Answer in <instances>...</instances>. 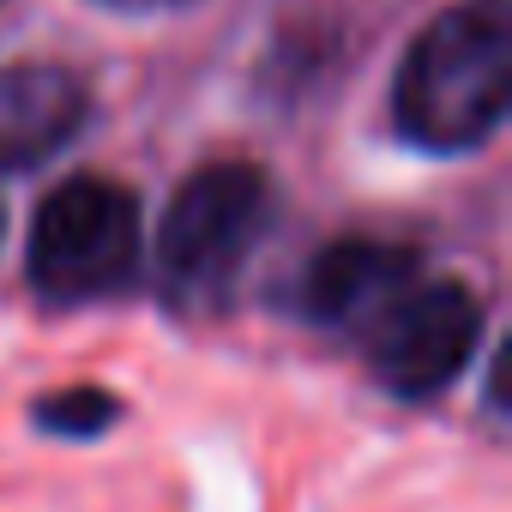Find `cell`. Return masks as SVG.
I'll use <instances>...</instances> for the list:
<instances>
[{
  "label": "cell",
  "instance_id": "cell-5",
  "mask_svg": "<svg viewBox=\"0 0 512 512\" xmlns=\"http://www.w3.org/2000/svg\"><path fill=\"white\" fill-rule=\"evenodd\" d=\"M422 278V253L404 241H374V235H338L320 247L302 284H296V314L320 332L362 338L368 320L410 284Z\"/></svg>",
  "mask_w": 512,
  "mask_h": 512
},
{
  "label": "cell",
  "instance_id": "cell-4",
  "mask_svg": "<svg viewBox=\"0 0 512 512\" xmlns=\"http://www.w3.org/2000/svg\"><path fill=\"white\" fill-rule=\"evenodd\" d=\"M368 374L398 404L440 398L482 344V296L464 278H410L356 338Z\"/></svg>",
  "mask_w": 512,
  "mask_h": 512
},
{
  "label": "cell",
  "instance_id": "cell-7",
  "mask_svg": "<svg viewBox=\"0 0 512 512\" xmlns=\"http://www.w3.org/2000/svg\"><path fill=\"white\" fill-rule=\"evenodd\" d=\"M121 410H127V404H121L109 386L79 380V386L43 392V398L31 404V422H37L49 440H103V434L121 422Z\"/></svg>",
  "mask_w": 512,
  "mask_h": 512
},
{
  "label": "cell",
  "instance_id": "cell-8",
  "mask_svg": "<svg viewBox=\"0 0 512 512\" xmlns=\"http://www.w3.org/2000/svg\"><path fill=\"white\" fill-rule=\"evenodd\" d=\"M97 7H115V13H163V7H181V0H97Z\"/></svg>",
  "mask_w": 512,
  "mask_h": 512
},
{
  "label": "cell",
  "instance_id": "cell-6",
  "mask_svg": "<svg viewBox=\"0 0 512 512\" xmlns=\"http://www.w3.org/2000/svg\"><path fill=\"white\" fill-rule=\"evenodd\" d=\"M91 115V91L73 67L19 61L0 67V175L61 157Z\"/></svg>",
  "mask_w": 512,
  "mask_h": 512
},
{
  "label": "cell",
  "instance_id": "cell-9",
  "mask_svg": "<svg viewBox=\"0 0 512 512\" xmlns=\"http://www.w3.org/2000/svg\"><path fill=\"white\" fill-rule=\"evenodd\" d=\"M0 229H7V217H0Z\"/></svg>",
  "mask_w": 512,
  "mask_h": 512
},
{
  "label": "cell",
  "instance_id": "cell-3",
  "mask_svg": "<svg viewBox=\"0 0 512 512\" xmlns=\"http://www.w3.org/2000/svg\"><path fill=\"white\" fill-rule=\"evenodd\" d=\"M139 278V199L109 175L61 181L37 217L25 247V284L49 308L109 302Z\"/></svg>",
  "mask_w": 512,
  "mask_h": 512
},
{
  "label": "cell",
  "instance_id": "cell-1",
  "mask_svg": "<svg viewBox=\"0 0 512 512\" xmlns=\"http://www.w3.org/2000/svg\"><path fill=\"white\" fill-rule=\"evenodd\" d=\"M512 97V13L506 0L446 7L404 55L392 115L422 151H470L506 121Z\"/></svg>",
  "mask_w": 512,
  "mask_h": 512
},
{
  "label": "cell",
  "instance_id": "cell-2",
  "mask_svg": "<svg viewBox=\"0 0 512 512\" xmlns=\"http://www.w3.org/2000/svg\"><path fill=\"white\" fill-rule=\"evenodd\" d=\"M272 223V181L253 163L193 169L157 229V290L169 314L211 320L235 302V284Z\"/></svg>",
  "mask_w": 512,
  "mask_h": 512
}]
</instances>
